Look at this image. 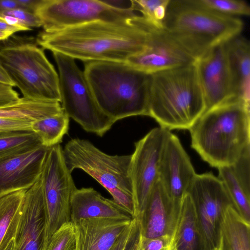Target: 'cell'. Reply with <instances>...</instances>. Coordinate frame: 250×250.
<instances>
[{
	"label": "cell",
	"instance_id": "obj_7",
	"mask_svg": "<svg viewBox=\"0 0 250 250\" xmlns=\"http://www.w3.org/2000/svg\"><path fill=\"white\" fill-rule=\"evenodd\" d=\"M65 164L71 173L80 169L100 184L113 200L133 218L135 210L129 174L131 154L111 155L90 141L79 138L69 140L62 148Z\"/></svg>",
	"mask_w": 250,
	"mask_h": 250
},
{
	"label": "cell",
	"instance_id": "obj_11",
	"mask_svg": "<svg viewBox=\"0 0 250 250\" xmlns=\"http://www.w3.org/2000/svg\"><path fill=\"white\" fill-rule=\"evenodd\" d=\"M71 173L61 145L50 147L41 176L47 214L46 242L63 225L70 222V199L76 188Z\"/></svg>",
	"mask_w": 250,
	"mask_h": 250
},
{
	"label": "cell",
	"instance_id": "obj_24",
	"mask_svg": "<svg viewBox=\"0 0 250 250\" xmlns=\"http://www.w3.org/2000/svg\"><path fill=\"white\" fill-rule=\"evenodd\" d=\"M221 237L222 250H250V222L231 204L224 210Z\"/></svg>",
	"mask_w": 250,
	"mask_h": 250
},
{
	"label": "cell",
	"instance_id": "obj_29",
	"mask_svg": "<svg viewBox=\"0 0 250 250\" xmlns=\"http://www.w3.org/2000/svg\"><path fill=\"white\" fill-rule=\"evenodd\" d=\"M170 0H130L131 8L138 11L148 23L163 28V21Z\"/></svg>",
	"mask_w": 250,
	"mask_h": 250
},
{
	"label": "cell",
	"instance_id": "obj_22",
	"mask_svg": "<svg viewBox=\"0 0 250 250\" xmlns=\"http://www.w3.org/2000/svg\"><path fill=\"white\" fill-rule=\"evenodd\" d=\"M172 236L176 250H202L196 211L188 193L181 201Z\"/></svg>",
	"mask_w": 250,
	"mask_h": 250
},
{
	"label": "cell",
	"instance_id": "obj_41",
	"mask_svg": "<svg viewBox=\"0 0 250 250\" xmlns=\"http://www.w3.org/2000/svg\"><path fill=\"white\" fill-rule=\"evenodd\" d=\"M0 83L15 86L9 75L0 62Z\"/></svg>",
	"mask_w": 250,
	"mask_h": 250
},
{
	"label": "cell",
	"instance_id": "obj_27",
	"mask_svg": "<svg viewBox=\"0 0 250 250\" xmlns=\"http://www.w3.org/2000/svg\"><path fill=\"white\" fill-rule=\"evenodd\" d=\"M69 118L64 111L33 122L31 129L47 147L60 144L68 133Z\"/></svg>",
	"mask_w": 250,
	"mask_h": 250
},
{
	"label": "cell",
	"instance_id": "obj_17",
	"mask_svg": "<svg viewBox=\"0 0 250 250\" xmlns=\"http://www.w3.org/2000/svg\"><path fill=\"white\" fill-rule=\"evenodd\" d=\"M49 148L42 145L0 158V198L34 185L41 175Z\"/></svg>",
	"mask_w": 250,
	"mask_h": 250
},
{
	"label": "cell",
	"instance_id": "obj_37",
	"mask_svg": "<svg viewBox=\"0 0 250 250\" xmlns=\"http://www.w3.org/2000/svg\"><path fill=\"white\" fill-rule=\"evenodd\" d=\"M137 223V219L134 218V221L131 226L122 235L116 244L114 250H124L126 245L132 233L134 227Z\"/></svg>",
	"mask_w": 250,
	"mask_h": 250
},
{
	"label": "cell",
	"instance_id": "obj_32",
	"mask_svg": "<svg viewBox=\"0 0 250 250\" xmlns=\"http://www.w3.org/2000/svg\"><path fill=\"white\" fill-rule=\"evenodd\" d=\"M142 245L144 250H176L173 236L169 235L152 238L142 235Z\"/></svg>",
	"mask_w": 250,
	"mask_h": 250
},
{
	"label": "cell",
	"instance_id": "obj_3",
	"mask_svg": "<svg viewBox=\"0 0 250 250\" xmlns=\"http://www.w3.org/2000/svg\"><path fill=\"white\" fill-rule=\"evenodd\" d=\"M83 72L97 104L115 122L148 116L151 74L126 62L108 61L87 62Z\"/></svg>",
	"mask_w": 250,
	"mask_h": 250
},
{
	"label": "cell",
	"instance_id": "obj_42",
	"mask_svg": "<svg viewBox=\"0 0 250 250\" xmlns=\"http://www.w3.org/2000/svg\"><path fill=\"white\" fill-rule=\"evenodd\" d=\"M13 34L10 32L0 30V42L5 40Z\"/></svg>",
	"mask_w": 250,
	"mask_h": 250
},
{
	"label": "cell",
	"instance_id": "obj_23",
	"mask_svg": "<svg viewBox=\"0 0 250 250\" xmlns=\"http://www.w3.org/2000/svg\"><path fill=\"white\" fill-rule=\"evenodd\" d=\"M27 190L18 191L0 198V250H15V238Z\"/></svg>",
	"mask_w": 250,
	"mask_h": 250
},
{
	"label": "cell",
	"instance_id": "obj_19",
	"mask_svg": "<svg viewBox=\"0 0 250 250\" xmlns=\"http://www.w3.org/2000/svg\"><path fill=\"white\" fill-rule=\"evenodd\" d=\"M171 200L159 179L148 197L139 220L142 234L152 238L173 235L178 210Z\"/></svg>",
	"mask_w": 250,
	"mask_h": 250
},
{
	"label": "cell",
	"instance_id": "obj_10",
	"mask_svg": "<svg viewBox=\"0 0 250 250\" xmlns=\"http://www.w3.org/2000/svg\"><path fill=\"white\" fill-rule=\"evenodd\" d=\"M34 13L45 31L97 21H123L137 15L131 8L114 7L98 0H41Z\"/></svg>",
	"mask_w": 250,
	"mask_h": 250
},
{
	"label": "cell",
	"instance_id": "obj_6",
	"mask_svg": "<svg viewBox=\"0 0 250 250\" xmlns=\"http://www.w3.org/2000/svg\"><path fill=\"white\" fill-rule=\"evenodd\" d=\"M0 62L23 97L60 102L58 74L33 38L13 34L0 42Z\"/></svg>",
	"mask_w": 250,
	"mask_h": 250
},
{
	"label": "cell",
	"instance_id": "obj_12",
	"mask_svg": "<svg viewBox=\"0 0 250 250\" xmlns=\"http://www.w3.org/2000/svg\"><path fill=\"white\" fill-rule=\"evenodd\" d=\"M169 131L160 126L154 128L134 144L129 174L133 190L134 218L138 220L158 179L159 162Z\"/></svg>",
	"mask_w": 250,
	"mask_h": 250
},
{
	"label": "cell",
	"instance_id": "obj_21",
	"mask_svg": "<svg viewBox=\"0 0 250 250\" xmlns=\"http://www.w3.org/2000/svg\"><path fill=\"white\" fill-rule=\"evenodd\" d=\"M235 96L250 106V45L239 35L225 43Z\"/></svg>",
	"mask_w": 250,
	"mask_h": 250
},
{
	"label": "cell",
	"instance_id": "obj_25",
	"mask_svg": "<svg viewBox=\"0 0 250 250\" xmlns=\"http://www.w3.org/2000/svg\"><path fill=\"white\" fill-rule=\"evenodd\" d=\"M60 102L20 98L15 104L0 108V118L32 122L63 111Z\"/></svg>",
	"mask_w": 250,
	"mask_h": 250
},
{
	"label": "cell",
	"instance_id": "obj_30",
	"mask_svg": "<svg viewBox=\"0 0 250 250\" xmlns=\"http://www.w3.org/2000/svg\"><path fill=\"white\" fill-rule=\"evenodd\" d=\"M199 5L223 15L237 17L249 16L250 7L241 0H194Z\"/></svg>",
	"mask_w": 250,
	"mask_h": 250
},
{
	"label": "cell",
	"instance_id": "obj_36",
	"mask_svg": "<svg viewBox=\"0 0 250 250\" xmlns=\"http://www.w3.org/2000/svg\"><path fill=\"white\" fill-rule=\"evenodd\" d=\"M124 250H144L142 245V234L139 223H137Z\"/></svg>",
	"mask_w": 250,
	"mask_h": 250
},
{
	"label": "cell",
	"instance_id": "obj_14",
	"mask_svg": "<svg viewBox=\"0 0 250 250\" xmlns=\"http://www.w3.org/2000/svg\"><path fill=\"white\" fill-rule=\"evenodd\" d=\"M146 23L148 37L145 49L129 58L126 62L142 72L152 74L195 61L164 28H158Z\"/></svg>",
	"mask_w": 250,
	"mask_h": 250
},
{
	"label": "cell",
	"instance_id": "obj_16",
	"mask_svg": "<svg viewBox=\"0 0 250 250\" xmlns=\"http://www.w3.org/2000/svg\"><path fill=\"white\" fill-rule=\"evenodd\" d=\"M46 223V210L40 176L24 194L15 238V250H43Z\"/></svg>",
	"mask_w": 250,
	"mask_h": 250
},
{
	"label": "cell",
	"instance_id": "obj_40",
	"mask_svg": "<svg viewBox=\"0 0 250 250\" xmlns=\"http://www.w3.org/2000/svg\"><path fill=\"white\" fill-rule=\"evenodd\" d=\"M16 8H20L16 0H0V13Z\"/></svg>",
	"mask_w": 250,
	"mask_h": 250
},
{
	"label": "cell",
	"instance_id": "obj_38",
	"mask_svg": "<svg viewBox=\"0 0 250 250\" xmlns=\"http://www.w3.org/2000/svg\"><path fill=\"white\" fill-rule=\"evenodd\" d=\"M41 0H16L21 9L34 13Z\"/></svg>",
	"mask_w": 250,
	"mask_h": 250
},
{
	"label": "cell",
	"instance_id": "obj_9",
	"mask_svg": "<svg viewBox=\"0 0 250 250\" xmlns=\"http://www.w3.org/2000/svg\"><path fill=\"white\" fill-rule=\"evenodd\" d=\"M187 193L194 206L202 250H222L223 214L232 205L223 182L211 172L196 174Z\"/></svg>",
	"mask_w": 250,
	"mask_h": 250
},
{
	"label": "cell",
	"instance_id": "obj_20",
	"mask_svg": "<svg viewBox=\"0 0 250 250\" xmlns=\"http://www.w3.org/2000/svg\"><path fill=\"white\" fill-rule=\"evenodd\" d=\"M93 218H133L113 200L105 198L93 188H76L70 199V222Z\"/></svg>",
	"mask_w": 250,
	"mask_h": 250
},
{
	"label": "cell",
	"instance_id": "obj_31",
	"mask_svg": "<svg viewBox=\"0 0 250 250\" xmlns=\"http://www.w3.org/2000/svg\"><path fill=\"white\" fill-rule=\"evenodd\" d=\"M76 236L74 224L63 225L50 238L43 250H76Z\"/></svg>",
	"mask_w": 250,
	"mask_h": 250
},
{
	"label": "cell",
	"instance_id": "obj_5",
	"mask_svg": "<svg viewBox=\"0 0 250 250\" xmlns=\"http://www.w3.org/2000/svg\"><path fill=\"white\" fill-rule=\"evenodd\" d=\"M163 27L195 61L241 34L242 20L219 14L194 0H170Z\"/></svg>",
	"mask_w": 250,
	"mask_h": 250
},
{
	"label": "cell",
	"instance_id": "obj_28",
	"mask_svg": "<svg viewBox=\"0 0 250 250\" xmlns=\"http://www.w3.org/2000/svg\"><path fill=\"white\" fill-rule=\"evenodd\" d=\"M42 145L31 129L0 131V158L30 150Z\"/></svg>",
	"mask_w": 250,
	"mask_h": 250
},
{
	"label": "cell",
	"instance_id": "obj_39",
	"mask_svg": "<svg viewBox=\"0 0 250 250\" xmlns=\"http://www.w3.org/2000/svg\"><path fill=\"white\" fill-rule=\"evenodd\" d=\"M31 30H32V29L25 27L9 25L4 21L3 18L0 17V30L14 33L18 31H28Z\"/></svg>",
	"mask_w": 250,
	"mask_h": 250
},
{
	"label": "cell",
	"instance_id": "obj_18",
	"mask_svg": "<svg viewBox=\"0 0 250 250\" xmlns=\"http://www.w3.org/2000/svg\"><path fill=\"white\" fill-rule=\"evenodd\" d=\"M132 219L93 218L73 223L76 250H114Z\"/></svg>",
	"mask_w": 250,
	"mask_h": 250
},
{
	"label": "cell",
	"instance_id": "obj_33",
	"mask_svg": "<svg viewBox=\"0 0 250 250\" xmlns=\"http://www.w3.org/2000/svg\"><path fill=\"white\" fill-rule=\"evenodd\" d=\"M0 15L13 16L17 18L21 24L32 29V27H40L42 23L35 13L21 8H16L0 13Z\"/></svg>",
	"mask_w": 250,
	"mask_h": 250
},
{
	"label": "cell",
	"instance_id": "obj_15",
	"mask_svg": "<svg viewBox=\"0 0 250 250\" xmlns=\"http://www.w3.org/2000/svg\"><path fill=\"white\" fill-rule=\"evenodd\" d=\"M196 62L205 101V111L236 97L225 43L212 48Z\"/></svg>",
	"mask_w": 250,
	"mask_h": 250
},
{
	"label": "cell",
	"instance_id": "obj_13",
	"mask_svg": "<svg viewBox=\"0 0 250 250\" xmlns=\"http://www.w3.org/2000/svg\"><path fill=\"white\" fill-rule=\"evenodd\" d=\"M196 174L180 140L169 131L159 162L158 179L176 207H179Z\"/></svg>",
	"mask_w": 250,
	"mask_h": 250
},
{
	"label": "cell",
	"instance_id": "obj_2",
	"mask_svg": "<svg viewBox=\"0 0 250 250\" xmlns=\"http://www.w3.org/2000/svg\"><path fill=\"white\" fill-rule=\"evenodd\" d=\"M189 130L203 160L216 168L231 166L250 148V106L232 98L204 112Z\"/></svg>",
	"mask_w": 250,
	"mask_h": 250
},
{
	"label": "cell",
	"instance_id": "obj_8",
	"mask_svg": "<svg viewBox=\"0 0 250 250\" xmlns=\"http://www.w3.org/2000/svg\"><path fill=\"white\" fill-rule=\"evenodd\" d=\"M52 53L58 69L60 103L64 112L86 131L103 136L115 122L97 104L84 72L75 60Z\"/></svg>",
	"mask_w": 250,
	"mask_h": 250
},
{
	"label": "cell",
	"instance_id": "obj_35",
	"mask_svg": "<svg viewBox=\"0 0 250 250\" xmlns=\"http://www.w3.org/2000/svg\"><path fill=\"white\" fill-rule=\"evenodd\" d=\"M33 122L28 121L12 120L0 118V131L31 129Z\"/></svg>",
	"mask_w": 250,
	"mask_h": 250
},
{
	"label": "cell",
	"instance_id": "obj_34",
	"mask_svg": "<svg viewBox=\"0 0 250 250\" xmlns=\"http://www.w3.org/2000/svg\"><path fill=\"white\" fill-rule=\"evenodd\" d=\"M20 98L13 86L0 83V108L17 102Z\"/></svg>",
	"mask_w": 250,
	"mask_h": 250
},
{
	"label": "cell",
	"instance_id": "obj_1",
	"mask_svg": "<svg viewBox=\"0 0 250 250\" xmlns=\"http://www.w3.org/2000/svg\"><path fill=\"white\" fill-rule=\"evenodd\" d=\"M148 26L140 15L120 21H97L57 30H43L42 48L84 62H126L145 48Z\"/></svg>",
	"mask_w": 250,
	"mask_h": 250
},
{
	"label": "cell",
	"instance_id": "obj_26",
	"mask_svg": "<svg viewBox=\"0 0 250 250\" xmlns=\"http://www.w3.org/2000/svg\"><path fill=\"white\" fill-rule=\"evenodd\" d=\"M232 205L239 214L250 222V188L238 177L231 166L217 168Z\"/></svg>",
	"mask_w": 250,
	"mask_h": 250
},
{
	"label": "cell",
	"instance_id": "obj_4",
	"mask_svg": "<svg viewBox=\"0 0 250 250\" xmlns=\"http://www.w3.org/2000/svg\"><path fill=\"white\" fill-rule=\"evenodd\" d=\"M205 110L196 61L151 74L148 116L160 127L189 130Z\"/></svg>",
	"mask_w": 250,
	"mask_h": 250
}]
</instances>
